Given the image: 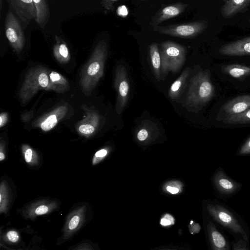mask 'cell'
I'll use <instances>...</instances> for the list:
<instances>
[{"instance_id":"obj_1","label":"cell","mask_w":250,"mask_h":250,"mask_svg":"<svg viewBox=\"0 0 250 250\" xmlns=\"http://www.w3.org/2000/svg\"><path fill=\"white\" fill-rule=\"evenodd\" d=\"M107 57V44L104 40H102L97 42L88 60L81 70L79 84L85 95L91 93L103 77Z\"/></svg>"},{"instance_id":"obj_2","label":"cell","mask_w":250,"mask_h":250,"mask_svg":"<svg viewBox=\"0 0 250 250\" xmlns=\"http://www.w3.org/2000/svg\"><path fill=\"white\" fill-rule=\"evenodd\" d=\"M49 73L47 68L41 65L28 69L18 93L23 103L29 101L41 90L52 91Z\"/></svg>"},{"instance_id":"obj_3","label":"cell","mask_w":250,"mask_h":250,"mask_svg":"<svg viewBox=\"0 0 250 250\" xmlns=\"http://www.w3.org/2000/svg\"><path fill=\"white\" fill-rule=\"evenodd\" d=\"M215 95V89L208 70L197 73L190 81L187 93V101L193 104H204Z\"/></svg>"},{"instance_id":"obj_4","label":"cell","mask_w":250,"mask_h":250,"mask_svg":"<svg viewBox=\"0 0 250 250\" xmlns=\"http://www.w3.org/2000/svg\"><path fill=\"white\" fill-rule=\"evenodd\" d=\"M160 53L162 75L166 76L168 72L176 73L179 71L186 59L187 49L176 42L165 41L161 43Z\"/></svg>"},{"instance_id":"obj_5","label":"cell","mask_w":250,"mask_h":250,"mask_svg":"<svg viewBox=\"0 0 250 250\" xmlns=\"http://www.w3.org/2000/svg\"><path fill=\"white\" fill-rule=\"evenodd\" d=\"M207 209L216 222L234 233L240 235L245 241H248V235L244 226L227 208L217 204H208Z\"/></svg>"},{"instance_id":"obj_6","label":"cell","mask_w":250,"mask_h":250,"mask_svg":"<svg viewBox=\"0 0 250 250\" xmlns=\"http://www.w3.org/2000/svg\"><path fill=\"white\" fill-rule=\"evenodd\" d=\"M208 27L205 20L167 26H153V30L161 34L182 38L196 37L203 32Z\"/></svg>"},{"instance_id":"obj_7","label":"cell","mask_w":250,"mask_h":250,"mask_svg":"<svg viewBox=\"0 0 250 250\" xmlns=\"http://www.w3.org/2000/svg\"><path fill=\"white\" fill-rule=\"evenodd\" d=\"M4 27L11 46L16 53H20L25 45L24 34L20 21L10 9L6 15Z\"/></svg>"},{"instance_id":"obj_8","label":"cell","mask_w":250,"mask_h":250,"mask_svg":"<svg viewBox=\"0 0 250 250\" xmlns=\"http://www.w3.org/2000/svg\"><path fill=\"white\" fill-rule=\"evenodd\" d=\"M7 1L10 9L15 13L24 28L32 20H35L36 11L33 0H10Z\"/></svg>"},{"instance_id":"obj_9","label":"cell","mask_w":250,"mask_h":250,"mask_svg":"<svg viewBox=\"0 0 250 250\" xmlns=\"http://www.w3.org/2000/svg\"><path fill=\"white\" fill-rule=\"evenodd\" d=\"M114 87L117 93L119 105H124L128 98L130 86L127 71L124 65L119 64L116 68Z\"/></svg>"},{"instance_id":"obj_10","label":"cell","mask_w":250,"mask_h":250,"mask_svg":"<svg viewBox=\"0 0 250 250\" xmlns=\"http://www.w3.org/2000/svg\"><path fill=\"white\" fill-rule=\"evenodd\" d=\"M85 215L83 207L76 208L69 214L63 229V239L69 238L80 229L84 221Z\"/></svg>"},{"instance_id":"obj_11","label":"cell","mask_w":250,"mask_h":250,"mask_svg":"<svg viewBox=\"0 0 250 250\" xmlns=\"http://www.w3.org/2000/svg\"><path fill=\"white\" fill-rule=\"evenodd\" d=\"M218 52L229 56L250 55V36L223 45Z\"/></svg>"},{"instance_id":"obj_12","label":"cell","mask_w":250,"mask_h":250,"mask_svg":"<svg viewBox=\"0 0 250 250\" xmlns=\"http://www.w3.org/2000/svg\"><path fill=\"white\" fill-rule=\"evenodd\" d=\"M188 4L181 2L170 4L160 9L152 17L151 24L158 25L162 22L182 14Z\"/></svg>"},{"instance_id":"obj_13","label":"cell","mask_w":250,"mask_h":250,"mask_svg":"<svg viewBox=\"0 0 250 250\" xmlns=\"http://www.w3.org/2000/svg\"><path fill=\"white\" fill-rule=\"evenodd\" d=\"M250 108V95L238 96L226 103L222 107L227 116L244 112Z\"/></svg>"},{"instance_id":"obj_14","label":"cell","mask_w":250,"mask_h":250,"mask_svg":"<svg viewBox=\"0 0 250 250\" xmlns=\"http://www.w3.org/2000/svg\"><path fill=\"white\" fill-rule=\"evenodd\" d=\"M207 230L211 250H229L226 238L212 222L208 223Z\"/></svg>"},{"instance_id":"obj_15","label":"cell","mask_w":250,"mask_h":250,"mask_svg":"<svg viewBox=\"0 0 250 250\" xmlns=\"http://www.w3.org/2000/svg\"><path fill=\"white\" fill-rule=\"evenodd\" d=\"M213 182L217 190L224 194H230L239 188V184L227 176L223 170H218L213 178Z\"/></svg>"},{"instance_id":"obj_16","label":"cell","mask_w":250,"mask_h":250,"mask_svg":"<svg viewBox=\"0 0 250 250\" xmlns=\"http://www.w3.org/2000/svg\"><path fill=\"white\" fill-rule=\"evenodd\" d=\"M56 202L42 201L30 205L24 210V215L26 218L34 219L38 216L48 214L57 207Z\"/></svg>"},{"instance_id":"obj_17","label":"cell","mask_w":250,"mask_h":250,"mask_svg":"<svg viewBox=\"0 0 250 250\" xmlns=\"http://www.w3.org/2000/svg\"><path fill=\"white\" fill-rule=\"evenodd\" d=\"M224 4L221 8L222 16L229 19L240 12H242L250 5V0H224Z\"/></svg>"},{"instance_id":"obj_18","label":"cell","mask_w":250,"mask_h":250,"mask_svg":"<svg viewBox=\"0 0 250 250\" xmlns=\"http://www.w3.org/2000/svg\"><path fill=\"white\" fill-rule=\"evenodd\" d=\"M149 52L154 75L157 81L162 79V62L160 49L156 42L152 43L149 46Z\"/></svg>"},{"instance_id":"obj_19","label":"cell","mask_w":250,"mask_h":250,"mask_svg":"<svg viewBox=\"0 0 250 250\" xmlns=\"http://www.w3.org/2000/svg\"><path fill=\"white\" fill-rule=\"evenodd\" d=\"M49 78L52 91L58 93H63L70 89L68 81L60 73L51 71L49 73Z\"/></svg>"},{"instance_id":"obj_20","label":"cell","mask_w":250,"mask_h":250,"mask_svg":"<svg viewBox=\"0 0 250 250\" xmlns=\"http://www.w3.org/2000/svg\"><path fill=\"white\" fill-rule=\"evenodd\" d=\"M222 72L238 79H243L250 75V67L238 64L224 65Z\"/></svg>"},{"instance_id":"obj_21","label":"cell","mask_w":250,"mask_h":250,"mask_svg":"<svg viewBox=\"0 0 250 250\" xmlns=\"http://www.w3.org/2000/svg\"><path fill=\"white\" fill-rule=\"evenodd\" d=\"M36 11V22L42 28H44L49 18L48 3L45 0H33Z\"/></svg>"},{"instance_id":"obj_22","label":"cell","mask_w":250,"mask_h":250,"mask_svg":"<svg viewBox=\"0 0 250 250\" xmlns=\"http://www.w3.org/2000/svg\"><path fill=\"white\" fill-rule=\"evenodd\" d=\"M189 72L190 68H187L172 83L168 91V96L171 99H175L179 96L189 75Z\"/></svg>"},{"instance_id":"obj_23","label":"cell","mask_w":250,"mask_h":250,"mask_svg":"<svg viewBox=\"0 0 250 250\" xmlns=\"http://www.w3.org/2000/svg\"><path fill=\"white\" fill-rule=\"evenodd\" d=\"M223 122L232 125L250 124V108L239 114L226 116Z\"/></svg>"},{"instance_id":"obj_24","label":"cell","mask_w":250,"mask_h":250,"mask_svg":"<svg viewBox=\"0 0 250 250\" xmlns=\"http://www.w3.org/2000/svg\"><path fill=\"white\" fill-rule=\"evenodd\" d=\"M53 53L55 59L61 63L68 62L70 56L67 46L64 43L57 42L53 48Z\"/></svg>"},{"instance_id":"obj_25","label":"cell","mask_w":250,"mask_h":250,"mask_svg":"<svg viewBox=\"0 0 250 250\" xmlns=\"http://www.w3.org/2000/svg\"><path fill=\"white\" fill-rule=\"evenodd\" d=\"M9 192L4 183L2 182L0 188V212L6 213L9 204Z\"/></svg>"},{"instance_id":"obj_26","label":"cell","mask_w":250,"mask_h":250,"mask_svg":"<svg viewBox=\"0 0 250 250\" xmlns=\"http://www.w3.org/2000/svg\"><path fill=\"white\" fill-rule=\"evenodd\" d=\"M22 151L25 162L30 165H36L38 162V157L36 152L29 146L24 145Z\"/></svg>"},{"instance_id":"obj_27","label":"cell","mask_w":250,"mask_h":250,"mask_svg":"<svg viewBox=\"0 0 250 250\" xmlns=\"http://www.w3.org/2000/svg\"><path fill=\"white\" fill-rule=\"evenodd\" d=\"M58 119L55 114L49 115L41 124V127L44 131H48L57 124Z\"/></svg>"},{"instance_id":"obj_28","label":"cell","mask_w":250,"mask_h":250,"mask_svg":"<svg viewBox=\"0 0 250 250\" xmlns=\"http://www.w3.org/2000/svg\"><path fill=\"white\" fill-rule=\"evenodd\" d=\"M107 154V150L102 149L97 151L93 158L92 165H95L101 161Z\"/></svg>"},{"instance_id":"obj_29","label":"cell","mask_w":250,"mask_h":250,"mask_svg":"<svg viewBox=\"0 0 250 250\" xmlns=\"http://www.w3.org/2000/svg\"><path fill=\"white\" fill-rule=\"evenodd\" d=\"M247 242L243 239H239L234 243L233 250H250Z\"/></svg>"},{"instance_id":"obj_30","label":"cell","mask_w":250,"mask_h":250,"mask_svg":"<svg viewBox=\"0 0 250 250\" xmlns=\"http://www.w3.org/2000/svg\"><path fill=\"white\" fill-rule=\"evenodd\" d=\"M7 240L12 243H16L19 240V233L14 230L8 231L6 234Z\"/></svg>"},{"instance_id":"obj_31","label":"cell","mask_w":250,"mask_h":250,"mask_svg":"<svg viewBox=\"0 0 250 250\" xmlns=\"http://www.w3.org/2000/svg\"><path fill=\"white\" fill-rule=\"evenodd\" d=\"M94 127L90 124H83L79 127V131L84 134H90L94 131Z\"/></svg>"},{"instance_id":"obj_32","label":"cell","mask_w":250,"mask_h":250,"mask_svg":"<svg viewBox=\"0 0 250 250\" xmlns=\"http://www.w3.org/2000/svg\"><path fill=\"white\" fill-rule=\"evenodd\" d=\"M239 154L241 155L250 154V138L241 147Z\"/></svg>"},{"instance_id":"obj_33","label":"cell","mask_w":250,"mask_h":250,"mask_svg":"<svg viewBox=\"0 0 250 250\" xmlns=\"http://www.w3.org/2000/svg\"><path fill=\"white\" fill-rule=\"evenodd\" d=\"M161 224L164 226H167L173 224L174 218L169 214H166L161 220Z\"/></svg>"},{"instance_id":"obj_34","label":"cell","mask_w":250,"mask_h":250,"mask_svg":"<svg viewBox=\"0 0 250 250\" xmlns=\"http://www.w3.org/2000/svg\"><path fill=\"white\" fill-rule=\"evenodd\" d=\"M118 0H105L101 1L103 6L107 10H113L114 8V3L118 2Z\"/></svg>"},{"instance_id":"obj_35","label":"cell","mask_w":250,"mask_h":250,"mask_svg":"<svg viewBox=\"0 0 250 250\" xmlns=\"http://www.w3.org/2000/svg\"><path fill=\"white\" fill-rule=\"evenodd\" d=\"M117 13L119 16L125 17L128 15V10L125 6L122 5L118 7Z\"/></svg>"},{"instance_id":"obj_36","label":"cell","mask_w":250,"mask_h":250,"mask_svg":"<svg viewBox=\"0 0 250 250\" xmlns=\"http://www.w3.org/2000/svg\"><path fill=\"white\" fill-rule=\"evenodd\" d=\"M147 136V131L145 129H141L138 133L137 137L139 140L143 141L146 139Z\"/></svg>"},{"instance_id":"obj_37","label":"cell","mask_w":250,"mask_h":250,"mask_svg":"<svg viewBox=\"0 0 250 250\" xmlns=\"http://www.w3.org/2000/svg\"><path fill=\"white\" fill-rule=\"evenodd\" d=\"M8 121L7 113L3 112L1 113L0 115V127H2L7 123Z\"/></svg>"},{"instance_id":"obj_38","label":"cell","mask_w":250,"mask_h":250,"mask_svg":"<svg viewBox=\"0 0 250 250\" xmlns=\"http://www.w3.org/2000/svg\"><path fill=\"white\" fill-rule=\"evenodd\" d=\"M74 250H94L93 248L87 244H82Z\"/></svg>"},{"instance_id":"obj_39","label":"cell","mask_w":250,"mask_h":250,"mask_svg":"<svg viewBox=\"0 0 250 250\" xmlns=\"http://www.w3.org/2000/svg\"><path fill=\"white\" fill-rule=\"evenodd\" d=\"M167 190L172 194H176L179 192V189L178 188L170 186H167Z\"/></svg>"},{"instance_id":"obj_40","label":"cell","mask_w":250,"mask_h":250,"mask_svg":"<svg viewBox=\"0 0 250 250\" xmlns=\"http://www.w3.org/2000/svg\"><path fill=\"white\" fill-rule=\"evenodd\" d=\"M249 21H250V19L249 20Z\"/></svg>"},{"instance_id":"obj_41","label":"cell","mask_w":250,"mask_h":250,"mask_svg":"<svg viewBox=\"0 0 250 250\" xmlns=\"http://www.w3.org/2000/svg\"></svg>"}]
</instances>
